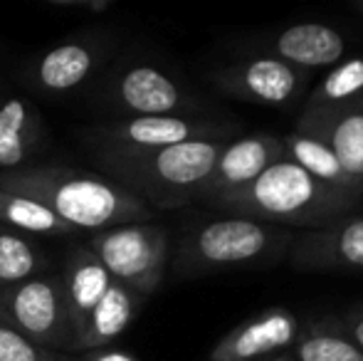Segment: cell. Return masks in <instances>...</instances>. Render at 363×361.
I'll list each match as a JSON object with an SVG mask.
<instances>
[{
	"label": "cell",
	"mask_w": 363,
	"mask_h": 361,
	"mask_svg": "<svg viewBox=\"0 0 363 361\" xmlns=\"http://www.w3.org/2000/svg\"><path fill=\"white\" fill-rule=\"evenodd\" d=\"M0 188L35 198L74 231L99 233L131 223H148L153 218L151 206L144 198L109 176L89 171L28 166L0 174Z\"/></svg>",
	"instance_id": "cell-1"
},
{
	"label": "cell",
	"mask_w": 363,
	"mask_h": 361,
	"mask_svg": "<svg viewBox=\"0 0 363 361\" xmlns=\"http://www.w3.org/2000/svg\"><path fill=\"white\" fill-rule=\"evenodd\" d=\"M361 201L363 198L359 196L316 181L291 161L279 159L247 186L211 198L206 206L225 216H242L279 228L314 231L349 216Z\"/></svg>",
	"instance_id": "cell-2"
},
{
	"label": "cell",
	"mask_w": 363,
	"mask_h": 361,
	"mask_svg": "<svg viewBox=\"0 0 363 361\" xmlns=\"http://www.w3.org/2000/svg\"><path fill=\"white\" fill-rule=\"evenodd\" d=\"M230 139H198L151 151H96L111 181L156 208H181L198 201L203 183Z\"/></svg>",
	"instance_id": "cell-3"
},
{
	"label": "cell",
	"mask_w": 363,
	"mask_h": 361,
	"mask_svg": "<svg viewBox=\"0 0 363 361\" xmlns=\"http://www.w3.org/2000/svg\"><path fill=\"white\" fill-rule=\"evenodd\" d=\"M294 233L242 216H216L198 221L178 240L173 272L178 277L272 265L289 255Z\"/></svg>",
	"instance_id": "cell-4"
},
{
	"label": "cell",
	"mask_w": 363,
	"mask_h": 361,
	"mask_svg": "<svg viewBox=\"0 0 363 361\" xmlns=\"http://www.w3.org/2000/svg\"><path fill=\"white\" fill-rule=\"evenodd\" d=\"M86 248L99 257L114 282L129 287L141 299L156 292L171 262V235L166 228L153 223L99 231Z\"/></svg>",
	"instance_id": "cell-5"
},
{
	"label": "cell",
	"mask_w": 363,
	"mask_h": 361,
	"mask_svg": "<svg viewBox=\"0 0 363 361\" xmlns=\"http://www.w3.org/2000/svg\"><path fill=\"white\" fill-rule=\"evenodd\" d=\"M0 317L30 342L52 352L72 354L67 299L62 277L38 274L20 284L0 289Z\"/></svg>",
	"instance_id": "cell-6"
},
{
	"label": "cell",
	"mask_w": 363,
	"mask_h": 361,
	"mask_svg": "<svg viewBox=\"0 0 363 361\" xmlns=\"http://www.w3.org/2000/svg\"><path fill=\"white\" fill-rule=\"evenodd\" d=\"M240 126L208 116H126L89 131L94 151H151L198 139H233Z\"/></svg>",
	"instance_id": "cell-7"
},
{
	"label": "cell",
	"mask_w": 363,
	"mask_h": 361,
	"mask_svg": "<svg viewBox=\"0 0 363 361\" xmlns=\"http://www.w3.org/2000/svg\"><path fill=\"white\" fill-rule=\"evenodd\" d=\"M311 74L267 55H250L211 72V82L240 101L287 109L304 96Z\"/></svg>",
	"instance_id": "cell-8"
},
{
	"label": "cell",
	"mask_w": 363,
	"mask_h": 361,
	"mask_svg": "<svg viewBox=\"0 0 363 361\" xmlns=\"http://www.w3.org/2000/svg\"><path fill=\"white\" fill-rule=\"evenodd\" d=\"M111 101L129 116H198L203 101L153 65H134L111 82Z\"/></svg>",
	"instance_id": "cell-9"
},
{
	"label": "cell",
	"mask_w": 363,
	"mask_h": 361,
	"mask_svg": "<svg viewBox=\"0 0 363 361\" xmlns=\"http://www.w3.org/2000/svg\"><path fill=\"white\" fill-rule=\"evenodd\" d=\"M287 257L301 272L339 270L363 274V213H349L324 228L294 233Z\"/></svg>",
	"instance_id": "cell-10"
},
{
	"label": "cell",
	"mask_w": 363,
	"mask_h": 361,
	"mask_svg": "<svg viewBox=\"0 0 363 361\" xmlns=\"http://www.w3.org/2000/svg\"><path fill=\"white\" fill-rule=\"evenodd\" d=\"M299 319L282 307H269L252 314L230 329L208 354V361H264L284 354L299 337Z\"/></svg>",
	"instance_id": "cell-11"
},
{
	"label": "cell",
	"mask_w": 363,
	"mask_h": 361,
	"mask_svg": "<svg viewBox=\"0 0 363 361\" xmlns=\"http://www.w3.org/2000/svg\"><path fill=\"white\" fill-rule=\"evenodd\" d=\"M252 50L255 55H267L311 74V70H331L339 65L346 57L349 43L339 30L326 23H296L255 40Z\"/></svg>",
	"instance_id": "cell-12"
},
{
	"label": "cell",
	"mask_w": 363,
	"mask_h": 361,
	"mask_svg": "<svg viewBox=\"0 0 363 361\" xmlns=\"http://www.w3.org/2000/svg\"><path fill=\"white\" fill-rule=\"evenodd\" d=\"M282 156V136L272 134V131H255V134L225 141L223 151H220L216 161V169L208 176V181L203 183L198 201L206 203L216 196L247 186L264 169L277 164Z\"/></svg>",
	"instance_id": "cell-13"
},
{
	"label": "cell",
	"mask_w": 363,
	"mask_h": 361,
	"mask_svg": "<svg viewBox=\"0 0 363 361\" xmlns=\"http://www.w3.org/2000/svg\"><path fill=\"white\" fill-rule=\"evenodd\" d=\"M114 282L101 260L89 250V248H74L69 252L67 267L62 274V287L65 299H67V312H69V327H72V339L77 342L84 329L86 319H89L91 309L99 304L109 284ZM72 342V349H74Z\"/></svg>",
	"instance_id": "cell-14"
},
{
	"label": "cell",
	"mask_w": 363,
	"mask_h": 361,
	"mask_svg": "<svg viewBox=\"0 0 363 361\" xmlns=\"http://www.w3.org/2000/svg\"><path fill=\"white\" fill-rule=\"evenodd\" d=\"M45 136L43 116L28 99L10 96L0 104V169H25Z\"/></svg>",
	"instance_id": "cell-15"
},
{
	"label": "cell",
	"mask_w": 363,
	"mask_h": 361,
	"mask_svg": "<svg viewBox=\"0 0 363 361\" xmlns=\"http://www.w3.org/2000/svg\"><path fill=\"white\" fill-rule=\"evenodd\" d=\"M144 299L129 287L119 282H111L104 297L99 299L94 309H91L89 319H86L84 329H82L79 339L74 342L72 354H86L104 349L109 342H114L121 332L131 324L136 309L141 307Z\"/></svg>",
	"instance_id": "cell-16"
},
{
	"label": "cell",
	"mask_w": 363,
	"mask_h": 361,
	"mask_svg": "<svg viewBox=\"0 0 363 361\" xmlns=\"http://www.w3.org/2000/svg\"><path fill=\"white\" fill-rule=\"evenodd\" d=\"M282 159L296 164L299 169H304L309 176H314L316 181L326 183V186L336 188V191L351 193V196H359L356 186L346 176L344 166L339 164L334 149L329 146V141L319 134V131L309 129V126H294V131H289L287 136H282Z\"/></svg>",
	"instance_id": "cell-17"
},
{
	"label": "cell",
	"mask_w": 363,
	"mask_h": 361,
	"mask_svg": "<svg viewBox=\"0 0 363 361\" xmlns=\"http://www.w3.org/2000/svg\"><path fill=\"white\" fill-rule=\"evenodd\" d=\"M96 62H99V45L96 43H84V40L62 43L38 60L35 82L45 91L65 94V91H72L79 84H84L94 72Z\"/></svg>",
	"instance_id": "cell-18"
},
{
	"label": "cell",
	"mask_w": 363,
	"mask_h": 361,
	"mask_svg": "<svg viewBox=\"0 0 363 361\" xmlns=\"http://www.w3.org/2000/svg\"><path fill=\"white\" fill-rule=\"evenodd\" d=\"M363 96V55L341 60L304 99L299 121H324Z\"/></svg>",
	"instance_id": "cell-19"
},
{
	"label": "cell",
	"mask_w": 363,
	"mask_h": 361,
	"mask_svg": "<svg viewBox=\"0 0 363 361\" xmlns=\"http://www.w3.org/2000/svg\"><path fill=\"white\" fill-rule=\"evenodd\" d=\"M296 124L319 131L329 141L346 176L363 198V96L324 121H296Z\"/></svg>",
	"instance_id": "cell-20"
},
{
	"label": "cell",
	"mask_w": 363,
	"mask_h": 361,
	"mask_svg": "<svg viewBox=\"0 0 363 361\" xmlns=\"http://www.w3.org/2000/svg\"><path fill=\"white\" fill-rule=\"evenodd\" d=\"M289 354L294 361H363V352L336 317H321L299 329Z\"/></svg>",
	"instance_id": "cell-21"
},
{
	"label": "cell",
	"mask_w": 363,
	"mask_h": 361,
	"mask_svg": "<svg viewBox=\"0 0 363 361\" xmlns=\"http://www.w3.org/2000/svg\"><path fill=\"white\" fill-rule=\"evenodd\" d=\"M0 226L10 228L23 235H69V228L62 218H57L48 206L23 193L3 191L0 188Z\"/></svg>",
	"instance_id": "cell-22"
},
{
	"label": "cell",
	"mask_w": 363,
	"mask_h": 361,
	"mask_svg": "<svg viewBox=\"0 0 363 361\" xmlns=\"http://www.w3.org/2000/svg\"><path fill=\"white\" fill-rule=\"evenodd\" d=\"M45 267V255L28 235L0 226V289L38 277Z\"/></svg>",
	"instance_id": "cell-23"
},
{
	"label": "cell",
	"mask_w": 363,
	"mask_h": 361,
	"mask_svg": "<svg viewBox=\"0 0 363 361\" xmlns=\"http://www.w3.org/2000/svg\"><path fill=\"white\" fill-rule=\"evenodd\" d=\"M0 361H79V359L30 342L28 337H23L18 329H13L0 317Z\"/></svg>",
	"instance_id": "cell-24"
},
{
	"label": "cell",
	"mask_w": 363,
	"mask_h": 361,
	"mask_svg": "<svg viewBox=\"0 0 363 361\" xmlns=\"http://www.w3.org/2000/svg\"><path fill=\"white\" fill-rule=\"evenodd\" d=\"M339 324L346 329V334H349L351 339H354V344L363 352V302L354 304V307H349L346 312H341L339 317Z\"/></svg>",
	"instance_id": "cell-25"
},
{
	"label": "cell",
	"mask_w": 363,
	"mask_h": 361,
	"mask_svg": "<svg viewBox=\"0 0 363 361\" xmlns=\"http://www.w3.org/2000/svg\"><path fill=\"white\" fill-rule=\"evenodd\" d=\"M50 8L60 10H74V13H89V15H101L106 10H111V0H48Z\"/></svg>",
	"instance_id": "cell-26"
},
{
	"label": "cell",
	"mask_w": 363,
	"mask_h": 361,
	"mask_svg": "<svg viewBox=\"0 0 363 361\" xmlns=\"http://www.w3.org/2000/svg\"><path fill=\"white\" fill-rule=\"evenodd\" d=\"M84 361H139L126 352H106V349H96V352H86Z\"/></svg>",
	"instance_id": "cell-27"
},
{
	"label": "cell",
	"mask_w": 363,
	"mask_h": 361,
	"mask_svg": "<svg viewBox=\"0 0 363 361\" xmlns=\"http://www.w3.org/2000/svg\"><path fill=\"white\" fill-rule=\"evenodd\" d=\"M264 361H294V357H291L289 352H284V354H277V357H272V359H264Z\"/></svg>",
	"instance_id": "cell-28"
},
{
	"label": "cell",
	"mask_w": 363,
	"mask_h": 361,
	"mask_svg": "<svg viewBox=\"0 0 363 361\" xmlns=\"http://www.w3.org/2000/svg\"><path fill=\"white\" fill-rule=\"evenodd\" d=\"M354 8H356V13L363 18V0H359V3H354Z\"/></svg>",
	"instance_id": "cell-29"
},
{
	"label": "cell",
	"mask_w": 363,
	"mask_h": 361,
	"mask_svg": "<svg viewBox=\"0 0 363 361\" xmlns=\"http://www.w3.org/2000/svg\"><path fill=\"white\" fill-rule=\"evenodd\" d=\"M0 104H3V99H0Z\"/></svg>",
	"instance_id": "cell-30"
}]
</instances>
